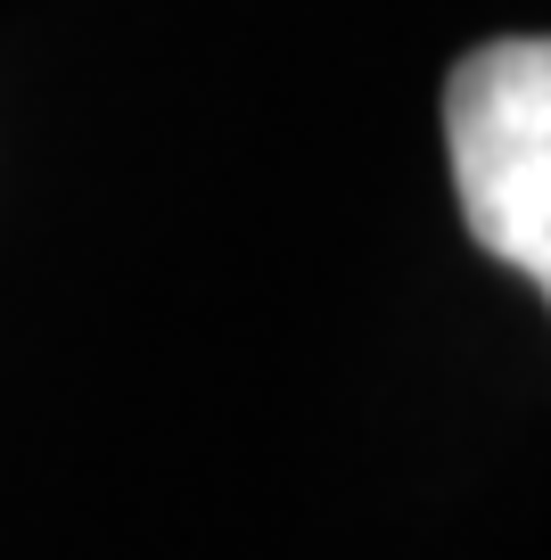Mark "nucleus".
<instances>
[{
    "instance_id": "obj_1",
    "label": "nucleus",
    "mask_w": 551,
    "mask_h": 560,
    "mask_svg": "<svg viewBox=\"0 0 551 560\" xmlns=\"http://www.w3.org/2000/svg\"><path fill=\"white\" fill-rule=\"evenodd\" d=\"M445 158L469 240L551 305V34L485 42L453 67Z\"/></svg>"
}]
</instances>
